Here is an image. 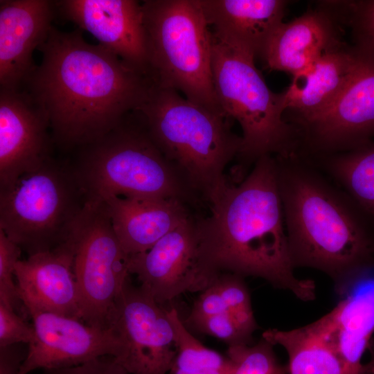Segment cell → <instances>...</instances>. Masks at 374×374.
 <instances>
[{"instance_id": "cell-6", "label": "cell", "mask_w": 374, "mask_h": 374, "mask_svg": "<svg viewBox=\"0 0 374 374\" xmlns=\"http://www.w3.org/2000/svg\"><path fill=\"white\" fill-rule=\"evenodd\" d=\"M249 51L217 39L212 33L213 82L226 117L242 131L239 158L255 163L264 155L288 156L299 146L296 128L285 118L283 91L269 89Z\"/></svg>"}, {"instance_id": "cell-18", "label": "cell", "mask_w": 374, "mask_h": 374, "mask_svg": "<svg viewBox=\"0 0 374 374\" xmlns=\"http://www.w3.org/2000/svg\"><path fill=\"white\" fill-rule=\"evenodd\" d=\"M341 26L324 1L289 22H282L259 57L267 69L301 72L321 55L344 42Z\"/></svg>"}, {"instance_id": "cell-17", "label": "cell", "mask_w": 374, "mask_h": 374, "mask_svg": "<svg viewBox=\"0 0 374 374\" xmlns=\"http://www.w3.org/2000/svg\"><path fill=\"white\" fill-rule=\"evenodd\" d=\"M55 1H0V88L21 89L36 66L33 53L48 38Z\"/></svg>"}, {"instance_id": "cell-31", "label": "cell", "mask_w": 374, "mask_h": 374, "mask_svg": "<svg viewBox=\"0 0 374 374\" xmlns=\"http://www.w3.org/2000/svg\"><path fill=\"white\" fill-rule=\"evenodd\" d=\"M224 312L230 310L213 283L199 295L186 322Z\"/></svg>"}, {"instance_id": "cell-4", "label": "cell", "mask_w": 374, "mask_h": 374, "mask_svg": "<svg viewBox=\"0 0 374 374\" xmlns=\"http://www.w3.org/2000/svg\"><path fill=\"white\" fill-rule=\"evenodd\" d=\"M136 111L188 188L207 201L226 181L224 170L241 149L242 138L231 131L229 118L154 83Z\"/></svg>"}, {"instance_id": "cell-3", "label": "cell", "mask_w": 374, "mask_h": 374, "mask_svg": "<svg viewBox=\"0 0 374 374\" xmlns=\"http://www.w3.org/2000/svg\"><path fill=\"white\" fill-rule=\"evenodd\" d=\"M275 158L292 265L324 272L339 296L353 273L374 261V226L306 158Z\"/></svg>"}, {"instance_id": "cell-30", "label": "cell", "mask_w": 374, "mask_h": 374, "mask_svg": "<svg viewBox=\"0 0 374 374\" xmlns=\"http://www.w3.org/2000/svg\"><path fill=\"white\" fill-rule=\"evenodd\" d=\"M34 335L33 326L28 324L13 309L0 303V346L29 344Z\"/></svg>"}, {"instance_id": "cell-15", "label": "cell", "mask_w": 374, "mask_h": 374, "mask_svg": "<svg viewBox=\"0 0 374 374\" xmlns=\"http://www.w3.org/2000/svg\"><path fill=\"white\" fill-rule=\"evenodd\" d=\"M48 119L24 89L0 88V188L51 158Z\"/></svg>"}, {"instance_id": "cell-23", "label": "cell", "mask_w": 374, "mask_h": 374, "mask_svg": "<svg viewBox=\"0 0 374 374\" xmlns=\"http://www.w3.org/2000/svg\"><path fill=\"white\" fill-rule=\"evenodd\" d=\"M262 337L287 351L288 374H353L339 350L332 310L296 329H268Z\"/></svg>"}, {"instance_id": "cell-1", "label": "cell", "mask_w": 374, "mask_h": 374, "mask_svg": "<svg viewBox=\"0 0 374 374\" xmlns=\"http://www.w3.org/2000/svg\"><path fill=\"white\" fill-rule=\"evenodd\" d=\"M42 61L24 87L46 114L53 142L80 148L98 140L136 111L154 82L82 30L52 27L38 48Z\"/></svg>"}, {"instance_id": "cell-33", "label": "cell", "mask_w": 374, "mask_h": 374, "mask_svg": "<svg viewBox=\"0 0 374 374\" xmlns=\"http://www.w3.org/2000/svg\"><path fill=\"white\" fill-rule=\"evenodd\" d=\"M28 350L22 344L0 346V374H19Z\"/></svg>"}, {"instance_id": "cell-11", "label": "cell", "mask_w": 374, "mask_h": 374, "mask_svg": "<svg viewBox=\"0 0 374 374\" xmlns=\"http://www.w3.org/2000/svg\"><path fill=\"white\" fill-rule=\"evenodd\" d=\"M112 328L123 344L115 359L129 374H168L177 350L168 310L130 279L117 301Z\"/></svg>"}, {"instance_id": "cell-14", "label": "cell", "mask_w": 374, "mask_h": 374, "mask_svg": "<svg viewBox=\"0 0 374 374\" xmlns=\"http://www.w3.org/2000/svg\"><path fill=\"white\" fill-rule=\"evenodd\" d=\"M57 11L125 63L149 76L150 51L142 4L135 0L55 1ZM151 78V77H150Z\"/></svg>"}, {"instance_id": "cell-19", "label": "cell", "mask_w": 374, "mask_h": 374, "mask_svg": "<svg viewBox=\"0 0 374 374\" xmlns=\"http://www.w3.org/2000/svg\"><path fill=\"white\" fill-rule=\"evenodd\" d=\"M362 56L360 48L344 42L292 76L283 91L285 121L295 126L325 111L343 91Z\"/></svg>"}, {"instance_id": "cell-5", "label": "cell", "mask_w": 374, "mask_h": 374, "mask_svg": "<svg viewBox=\"0 0 374 374\" xmlns=\"http://www.w3.org/2000/svg\"><path fill=\"white\" fill-rule=\"evenodd\" d=\"M79 149L72 168L87 200L147 196L184 202L191 192L152 140L138 111Z\"/></svg>"}, {"instance_id": "cell-8", "label": "cell", "mask_w": 374, "mask_h": 374, "mask_svg": "<svg viewBox=\"0 0 374 374\" xmlns=\"http://www.w3.org/2000/svg\"><path fill=\"white\" fill-rule=\"evenodd\" d=\"M87 199L72 166L52 157L0 188V229L28 256L69 240Z\"/></svg>"}, {"instance_id": "cell-20", "label": "cell", "mask_w": 374, "mask_h": 374, "mask_svg": "<svg viewBox=\"0 0 374 374\" xmlns=\"http://www.w3.org/2000/svg\"><path fill=\"white\" fill-rule=\"evenodd\" d=\"M114 231L124 251L133 256L190 217L183 201L147 196H111L103 200Z\"/></svg>"}, {"instance_id": "cell-27", "label": "cell", "mask_w": 374, "mask_h": 374, "mask_svg": "<svg viewBox=\"0 0 374 374\" xmlns=\"http://www.w3.org/2000/svg\"><path fill=\"white\" fill-rule=\"evenodd\" d=\"M274 345L262 337L253 345L229 346L226 355L232 360V374H288L287 366L280 363Z\"/></svg>"}, {"instance_id": "cell-26", "label": "cell", "mask_w": 374, "mask_h": 374, "mask_svg": "<svg viewBox=\"0 0 374 374\" xmlns=\"http://www.w3.org/2000/svg\"><path fill=\"white\" fill-rule=\"evenodd\" d=\"M328 3L341 26L350 28L354 46L374 53V0Z\"/></svg>"}, {"instance_id": "cell-21", "label": "cell", "mask_w": 374, "mask_h": 374, "mask_svg": "<svg viewBox=\"0 0 374 374\" xmlns=\"http://www.w3.org/2000/svg\"><path fill=\"white\" fill-rule=\"evenodd\" d=\"M213 35L259 57L267 41L283 22L284 0H199Z\"/></svg>"}, {"instance_id": "cell-16", "label": "cell", "mask_w": 374, "mask_h": 374, "mask_svg": "<svg viewBox=\"0 0 374 374\" xmlns=\"http://www.w3.org/2000/svg\"><path fill=\"white\" fill-rule=\"evenodd\" d=\"M75 249L71 235L55 249L28 256L15 265L21 300L29 316L50 312L81 319L73 271Z\"/></svg>"}, {"instance_id": "cell-25", "label": "cell", "mask_w": 374, "mask_h": 374, "mask_svg": "<svg viewBox=\"0 0 374 374\" xmlns=\"http://www.w3.org/2000/svg\"><path fill=\"white\" fill-rule=\"evenodd\" d=\"M175 330L177 354L168 374H232L226 355L204 346L188 330L175 308L168 310Z\"/></svg>"}, {"instance_id": "cell-24", "label": "cell", "mask_w": 374, "mask_h": 374, "mask_svg": "<svg viewBox=\"0 0 374 374\" xmlns=\"http://www.w3.org/2000/svg\"><path fill=\"white\" fill-rule=\"evenodd\" d=\"M309 158L317 159L374 226V141L351 150Z\"/></svg>"}, {"instance_id": "cell-7", "label": "cell", "mask_w": 374, "mask_h": 374, "mask_svg": "<svg viewBox=\"0 0 374 374\" xmlns=\"http://www.w3.org/2000/svg\"><path fill=\"white\" fill-rule=\"evenodd\" d=\"M141 4L154 83L224 115L213 82L212 31L199 0H145Z\"/></svg>"}, {"instance_id": "cell-9", "label": "cell", "mask_w": 374, "mask_h": 374, "mask_svg": "<svg viewBox=\"0 0 374 374\" xmlns=\"http://www.w3.org/2000/svg\"><path fill=\"white\" fill-rule=\"evenodd\" d=\"M71 237L81 319L90 326L111 328L117 301L130 274L129 256L114 231L103 201H86Z\"/></svg>"}, {"instance_id": "cell-28", "label": "cell", "mask_w": 374, "mask_h": 374, "mask_svg": "<svg viewBox=\"0 0 374 374\" xmlns=\"http://www.w3.org/2000/svg\"><path fill=\"white\" fill-rule=\"evenodd\" d=\"M21 249L0 229V303L12 309L24 318L29 316L14 283L15 265Z\"/></svg>"}, {"instance_id": "cell-13", "label": "cell", "mask_w": 374, "mask_h": 374, "mask_svg": "<svg viewBox=\"0 0 374 374\" xmlns=\"http://www.w3.org/2000/svg\"><path fill=\"white\" fill-rule=\"evenodd\" d=\"M31 318L35 335L19 374L73 367L106 355L118 359L123 354V341L113 328H95L50 312Z\"/></svg>"}, {"instance_id": "cell-12", "label": "cell", "mask_w": 374, "mask_h": 374, "mask_svg": "<svg viewBox=\"0 0 374 374\" xmlns=\"http://www.w3.org/2000/svg\"><path fill=\"white\" fill-rule=\"evenodd\" d=\"M128 270L159 305L186 292H202L220 274L201 262L196 222L191 217L148 251L129 256Z\"/></svg>"}, {"instance_id": "cell-2", "label": "cell", "mask_w": 374, "mask_h": 374, "mask_svg": "<svg viewBox=\"0 0 374 374\" xmlns=\"http://www.w3.org/2000/svg\"><path fill=\"white\" fill-rule=\"evenodd\" d=\"M207 202L210 214L195 220L206 269L261 278L303 301L315 299L314 282L294 274L275 156L260 157L241 183L225 181Z\"/></svg>"}, {"instance_id": "cell-32", "label": "cell", "mask_w": 374, "mask_h": 374, "mask_svg": "<svg viewBox=\"0 0 374 374\" xmlns=\"http://www.w3.org/2000/svg\"><path fill=\"white\" fill-rule=\"evenodd\" d=\"M42 374H129L114 357H100L82 364L60 369L43 370Z\"/></svg>"}, {"instance_id": "cell-10", "label": "cell", "mask_w": 374, "mask_h": 374, "mask_svg": "<svg viewBox=\"0 0 374 374\" xmlns=\"http://www.w3.org/2000/svg\"><path fill=\"white\" fill-rule=\"evenodd\" d=\"M361 50L356 70L334 102L319 115L294 126L299 154L343 152L374 137V53Z\"/></svg>"}, {"instance_id": "cell-22", "label": "cell", "mask_w": 374, "mask_h": 374, "mask_svg": "<svg viewBox=\"0 0 374 374\" xmlns=\"http://www.w3.org/2000/svg\"><path fill=\"white\" fill-rule=\"evenodd\" d=\"M340 297L332 309L340 354L353 374H372L362 358L374 332V261L355 271Z\"/></svg>"}, {"instance_id": "cell-29", "label": "cell", "mask_w": 374, "mask_h": 374, "mask_svg": "<svg viewBox=\"0 0 374 374\" xmlns=\"http://www.w3.org/2000/svg\"><path fill=\"white\" fill-rule=\"evenodd\" d=\"M195 330L226 343L229 346L251 345L252 339L239 328L231 312H224L185 322Z\"/></svg>"}]
</instances>
